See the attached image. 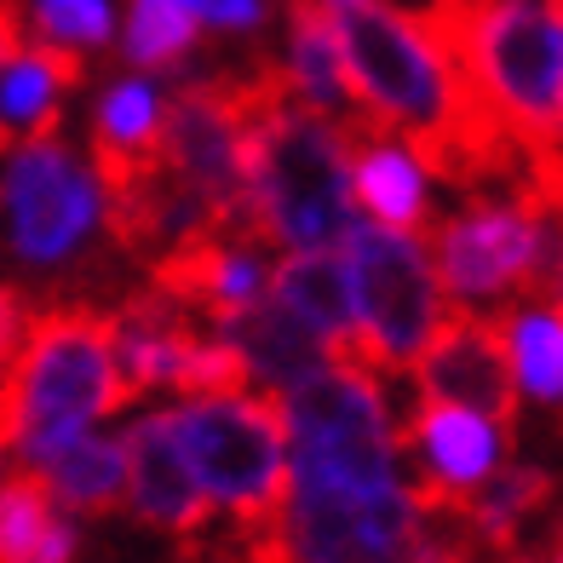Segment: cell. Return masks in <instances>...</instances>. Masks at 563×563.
Instances as JSON below:
<instances>
[{"label": "cell", "mask_w": 563, "mask_h": 563, "mask_svg": "<svg viewBox=\"0 0 563 563\" xmlns=\"http://www.w3.org/2000/svg\"><path fill=\"white\" fill-rule=\"evenodd\" d=\"M552 242V213L523 178L511 190H477L460 213L438 219L431 230V265H438L449 311L489 317L495 305L541 288Z\"/></svg>", "instance_id": "cell-7"}, {"label": "cell", "mask_w": 563, "mask_h": 563, "mask_svg": "<svg viewBox=\"0 0 563 563\" xmlns=\"http://www.w3.org/2000/svg\"><path fill=\"white\" fill-rule=\"evenodd\" d=\"M340 253L351 271V317H356L351 363H363L379 379L415 374L426 345L449 322V299H443L426 236L363 219Z\"/></svg>", "instance_id": "cell-6"}, {"label": "cell", "mask_w": 563, "mask_h": 563, "mask_svg": "<svg viewBox=\"0 0 563 563\" xmlns=\"http://www.w3.org/2000/svg\"><path fill=\"white\" fill-rule=\"evenodd\" d=\"M495 322H500V345H506L518 402L529 397L563 420V311L547 299H523V305H506Z\"/></svg>", "instance_id": "cell-20"}, {"label": "cell", "mask_w": 563, "mask_h": 563, "mask_svg": "<svg viewBox=\"0 0 563 563\" xmlns=\"http://www.w3.org/2000/svg\"><path fill=\"white\" fill-rule=\"evenodd\" d=\"M201 328L208 322L190 317L178 299L139 282V288L110 311V345H115V374L126 386V402L150 397V391H178L185 356H190Z\"/></svg>", "instance_id": "cell-11"}, {"label": "cell", "mask_w": 563, "mask_h": 563, "mask_svg": "<svg viewBox=\"0 0 563 563\" xmlns=\"http://www.w3.org/2000/svg\"><path fill=\"white\" fill-rule=\"evenodd\" d=\"M178 454L208 495L213 511H224V529H271L282 523L288 500V431L282 408L260 391L236 397H185L167 408Z\"/></svg>", "instance_id": "cell-5"}, {"label": "cell", "mask_w": 563, "mask_h": 563, "mask_svg": "<svg viewBox=\"0 0 563 563\" xmlns=\"http://www.w3.org/2000/svg\"><path fill=\"white\" fill-rule=\"evenodd\" d=\"M12 408V454L18 466H41L58 449L126 408V386L115 374L110 311L98 305H41L23 328L18 363L0 386Z\"/></svg>", "instance_id": "cell-4"}, {"label": "cell", "mask_w": 563, "mask_h": 563, "mask_svg": "<svg viewBox=\"0 0 563 563\" xmlns=\"http://www.w3.org/2000/svg\"><path fill=\"white\" fill-rule=\"evenodd\" d=\"M30 317H35V305L23 299L12 282H0V379H7L12 363H18V345H23V328H30Z\"/></svg>", "instance_id": "cell-23"}, {"label": "cell", "mask_w": 563, "mask_h": 563, "mask_svg": "<svg viewBox=\"0 0 563 563\" xmlns=\"http://www.w3.org/2000/svg\"><path fill=\"white\" fill-rule=\"evenodd\" d=\"M104 185L58 133L0 156V282L41 305H92Z\"/></svg>", "instance_id": "cell-2"}, {"label": "cell", "mask_w": 563, "mask_h": 563, "mask_svg": "<svg viewBox=\"0 0 563 563\" xmlns=\"http://www.w3.org/2000/svg\"><path fill=\"white\" fill-rule=\"evenodd\" d=\"M271 305H282L299 328L334 351L351 356L356 340V317H351V271H345V253H288L282 265H271Z\"/></svg>", "instance_id": "cell-16"}, {"label": "cell", "mask_w": 563, "mask_h": 563, "mask_svg": "<svg viewBox=\"0 0 563 563\" xmlns=\"http://www.w3.org/2000/svg\"><path fill=\"white\" fill-rule=\"evenodd\" d=\"M351 133V201L356 213H368V224L386 230H408L420 236L431 224V173L420 167V156L391 133L374 126H345Z\"/></svg>", "instance_id": "cell-12"}, {"label": "cell", "mask_w": 563, "mask_h": 563, "mask_svg": "<svg viewBox=\"0 0 563 563\" xmlns=\"http://www.w3.org/2000/svg\"><path fill=\"white\" fill-rule=\"evenodd\" d=\"M30 12V35L35 41H53L64 53H98L110 35H115V12L110 0H23Z\"/></svg>", "instance_id": "cell-22"}, {"label": "cell", "mask_w": 563, "mask_h": 563, "mask_svg": "<svg viewBox=\"0 0 563 563\" xmlns=\"http://www.w3.org/2000/svg\"><path fill=\"white\" fill-rule=\"evenodd\" d=\"M81 529L69 511L53 506L35 472H0V563H75Z\"/></svg>", "instance_id": "cell-18"}, {"label": "cell", "mask_w": 563, "mask_h": 563, "mask_svg": "<svg viewBox=\"0 0 563 563\" xmlns=\"http://www.w3.org/2000/svg\"><path fill=\"white\" fill-rule=\"evenodd\" d=\"M213 334L242 356L247 386H260L271 402H282L288 391H299L305 379H317L328 363H334V351H328L311 328H299L282 305H271V299H260L253 311L219 322Z\"/></svg>", "instance_id": "cell-13"}, {"label": "cell", "mask_w": 563, "mask_h": 563, "mask_svg": "<svg viewBox=\"0 0 563 563\" xmlns=\"http://www.w3.org/2000/svg\"><path fill=\"white\" fill-rule=\"evenodd\" d=\"M363 224L351 201V133L282 81L247 133V230L265 247L334 253Z\"/></svg>", "instance_id": "cell-3"}, {"label": "cell", "mask_w": 563, "mask_h": 563, "mask_svg": "<svg viewBox=\"0 0 563 563\" xmlns=\"http://www.w3.org/2000/svg\"><path fill=\"white\" fill-rule=\"evenodd\" d=\"M162 110L167 98L150 75H121L98 92L92 110V173L98 185H115L133 167H144L162 144Z\"/></svg>", "instance_id": "cell-17"}, {"label": "cell", "mask_w": 563, "mask_h": 563, "mask_svg": "<svg viewBox=\"0 0 563 563\" xmlns=\"http://www.w3.org/2000/svg\"><path fill=\"white\" fill-rule=\"evenodd\" d=\"M408 379H415V402L472 408V415L518 431V386H511L495 317L449 311V322L438 328V340L426 345V356L415 363Z\"/></svg>", "instance_id": "cell-10"}, {"label": "cell", "mask_w": 563, "mask_h": 563, "mask_svg": "<svg viewBox=\"0 0 563 563\" xmlns=\"http://www.w3.org/2000/svg\"><path fill=\"white\" fill-rule=\"evenodd\" d=\"M420 23L523 162L563 144V0H431Z\"/></svg>", "instance_id": "cell-1"}, {"label": "cell", "mask_w": 563, "mask_h": 563, "mask_svg": "<svg viewBox=\"0 0 563 563\" xmlns=\"http://www.w3.org/2000/svg\"><path fill=\"white\" fill-rule=\"evenodd\" d=\"M282 75H288V92L299 98L305 110H317L328 121H363L351 104V87H345V64H340V46H334V30H328V12L322 0H282ZM368 126V121H363Z\"/></svg>", "instance_id": "cell-14"}, {"label": "cell", "mask_w": 563, "mask_h": 563, "mask_svg": "<svg viewBox=\"0 0 563 563\" xmlns=\"http://www.w3.org/2000/svg\"><path fill=\"white\" fill-rule=\"evenodd\" d=\"M201 23L185 0H126V30H121V58L133 75H173L196 53Z\"/></svg>", "instance_id": "cell-21"}, {"label": "cell", "mask_w": 563, "mask_h": 563, "mask_svg": "<svg viewBox=\"0 0 563 563\" xmlns=\"http://www.w3.org/2000/svg\"><path fill=\"white\" fill-rule=\"evenodd\" d=\"M558 563H563V534H558Z\"/></svg>", "instance_id": "cell-25"}, {"label": "cell", "mask_w": 563, "mask_h": 563, "mask_svg": "<svg viewBox=\"0 0 563 563\" xmlns=\"http://www.w3.org/2000/svg\"><path fill=\"white\" fill-rule=\"evenodd\" d=\"M121 449H126V511H133V523H144L150 534H167L178 552L208 541L219 518H213L208 495L196 489L185 454H178L167 408L133 415Z\"/></svg>", "instance_id": "cell-9"}, {"label": "cell", "mask_w": 563, "mask_h": 563, "mask_svg": "<svg viewBox=\"0 0 563 563\" xmlns=\"http://www.w3.org/2000/svg\"><path fill=\"white\" fill-rule=\"evenodd\" d=\"M196 12V23H213V30H260L265 7L260 0H185Z\"/></svg>", "instance_id": "cell-24"}, {"label": "cell", "mask_w": 563, "mask_h": 563, "mask_svg": "<svg viewBox=\"0 0 563 563\" xmlns=\"http://www.w3.org/2000/svg\"><path fill=\"white\" fill-rule=\"evenodd\" d=\"M552 495H558L552 472H541V466H500L472 500H460L454 511H443V518L454 523V534L483 563H500V558H511V547H518L523 523L547 511Z\"/></svg>", "instance_id": "cell-15"}, {"label": "cell", "mask_w": 563, "mask_h": 563, "mask_svg": "<svg viewBox=\"0 0 563 563\" xmlns=\"http://www.w3.org/2000/svg\"><path fill=\"white\" fill-rule=\"evenodd\" d=\"M402 460L415 466V495L426 511H454L460 500H472L489 483L506 454H511V431L472 415V408H449V402H415L408 420L397 426Z\"/></svg>", "instance_id": "cell-8"}, {"label": "cell", "mask_w": 563, "mask_h": 563, "mask_svg": "<svg viewBox=\"0 0 563 563\" xmlns=\"http://www.w3.org/2000/svg\"><path fill=\"white\" fill-rule=\"evenodd\" d=\"M35 477L46 483L53 506L69 511V518H115L126 506V449H121V438L87 431V438H75L53 460H41Z\"/></svg>", "instance_id": "cell-19"}]
</instances>
